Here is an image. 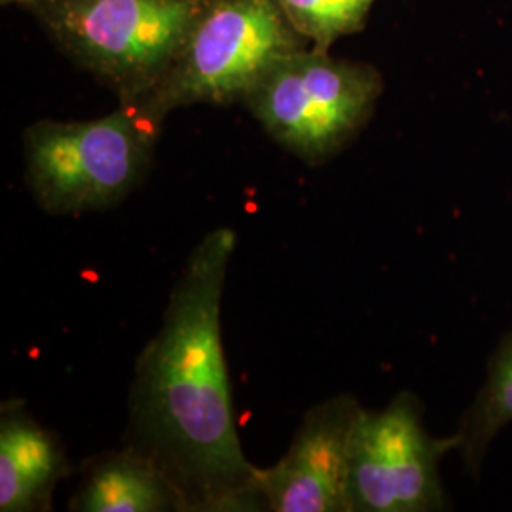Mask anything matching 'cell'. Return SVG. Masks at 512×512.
<instances>
[{"label":"cell","mask_w":512,"mask_h":512,"mask_svg":"<svg viewBox=\"0 0 512 512\" xmlns=\"http://www.w3.org/2000/svg\"><path fill=\"white\" fill-rule=\"evenodd\" d=\"M238 236L217 228L196 245L164 323L139 357L129 393V448L152 459L184 511H256L258 467L245 458L222 348L220 302Z\"/></svg>","instance_id":"obj_1"},{"label":"cell","mask_w":512,"mask_h":512,"mask_svg":"<svg viewBox=\"0 0 512 512\" xmlns=\"http://www.w3.org/2000/svg\"><path fill=\"white\" fill-rule=\"evenodd\" d=\"M42 0H2V4L4 6H12V4H16L19 8H25V10H33L37 4H40Z\"/></svg>","instance_id":"obj_12"},{"label":"cell","mask_w":512,"mask_h":512,"mask_svg":"<svg viewBox=\"0 0 512 512\" xmlns=\"http://www.w3.org/2000/svg\"><path fill=\"white\" fill-rule=\"evenodd\" d=\"M209 0H42L31 14L57 48L120 101L154 92Z\"/></svg>","instance_id":"obj_3"},{"label":"cell","mask_w":512,"mask_h":512,"mask_svg":"<svg viewBox=\"0 0 512 512\" xmlns=\"http://www.w3.org/2000/svg\"><path fill=\"white\" fill-rule=\"evenodd\" d=\"M311 48L330 50L338 38L363 31L376 0H275Z\"/></svg>","instance_id":"obj_11"},{"label":"cell","mask_w":512,"mask_h":512,"mask_svg":"<svg viewBox=\"0 0 512 512\" xmlns=\"http://www.w3.org/2000/svg\"><path fill=\"white\" fill-rule=\"evenodd\" d=\"M365 408L351 395L317 404L274 467L258 471V494L272 512H351V444Z\"/></svg>","instance_id":"obj_7"},{"label":"cell","mask_w":512,"mask_h":512,"mask_svg":"<svg viewBox=\"0 0 512 512\" xmlns=\"http://www.w3.org/2000/svg\"><path fill=\"white\" fill-rule=\"evenodd\" d=\"M382 92L376 67L306 46L277 59L241 103L275 143L321 165L365 128Z\"/></svg>","instance_id":"obj_4"},{"label":"cell","mask_w":512,"mask_h":512,"mask_svg":"<svg viewBox=\"0 0 512 512\" xmlns=\"http://www.w3.org/2000/svg\"><path fill=\"white\" fill-rule=\"evenodd\" d=\"M512 421V334L495 351L484 387L459 427V450L476 473L495 435Z\"/></svg>","instance_id":"obj_10"},{"label":"cell","mask_w":512,"mask_h":512,"mask_svg":"<svg viewBox=\"0 0 512 512\" xmlns=\"http://www.w3.org/2000/svg\"><path fill=\"white\" fill-rule=\"evenodd\" d=\"M459 440V433L431 437L412 393L397 395L384 410H363L351 444V512L448 509L440 461Z\"/></svg>","instance_id":"obj_6"},{"label":"cell","mask_w":512,"mask_h":512,"mask_svg":"<svg viewBox=\"0 0 512 512\" xmlns=\"http://www.w3.org/2000/svg\"><path fill=\"white\" fill-rule=\"evenodd\" d=\"M67 465L54 433L21 408L0 418V511H48Z\"/></svg>","instance_id":"obj_8"},{"label":"cell","mask_w":512,"mask_h":512,"mask_svg":"<svg viewBox=\"0 0 512 512\" xmlns=\"http://www.w3.org/2000/svg\"><path fill=\"white\" fill-rule=\"evenodd\" d=\"M164 120L145 99L120 101L95 120H38L23 133L25 179L35 202L50 215L122 202L143 181Z\"/></svg>","instance_id":"obj_2"},{"label":"cell","mask_w":512,"mask_h":512,"mask_svg":"<svg viewBox=\"0 0 512 512\" xmlns=\"http://www.w3.org/2000/svg\"><path fill=\"white\" fill-rule=\"evenodd\" d=\"M306 46L275 0H209L171 71L145 101L162 116L198 103L243 101L277 59Z\"/></svg>","instance_id":"obj_5"},{"label":"cell","mask_w":512,"mask_h":512,"mask_svg":"<svg viewBox=\"0 0 512 512\" xmlns=\"http://www.w3.org/2000/svg\"><path fill=\"white\" fill-rule=\"evenodd\" d=\"M71 511H184V503L152 459L124 446L93 461L74 494Z\"/></svg>","instance_id":"obj_9"}]
</instances>
